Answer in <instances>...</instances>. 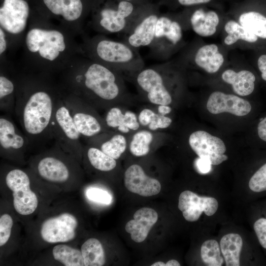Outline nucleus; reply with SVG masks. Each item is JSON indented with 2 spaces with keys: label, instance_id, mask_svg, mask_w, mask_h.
<instances>
[{
  "label": "nucleus",
  "instance_id": "nucleus-30",
  "mask_svg": "<svg viewBox=\"0 0 266 266\" xmlns=\"http://www.w3.org/2000/svg\"><path fill=\"white\" fill-rule=\"evenodd\" d=\"M90 165L97 171L108 172L117 166V160L109 156L98 148L86 143L83 145V154Z\"/></svg>",
  "mask_w": 266,
  "mask_h": 266
},
{
  "label": "nucleus",
  "instance_id": "nucleus-43",
  "mask_svg": "<svg viewBox=\"0 0 266 266\" xmlns=\"http://www.w3.org/2000/svg\"><path fill=\"white\" fill-rule=\"evenodd\" d=\"M258 67L261 73L262 78L266 82V55H262L259 58Z\"/></svg>",
  "mask_w": 266,
  "mask_h": 266
},
{
  "label": "nucleus",
  "instance_id": "nucleus-9",
  "mask_svg": "<svg viewBox=\"0 0 266 266\" xmlns=\"http://www.w3.org/2000/svg\"><path fill=\"white\" fill-rule=\"evenodd\" d=\"M51 129L55 142L65 152L77 159L81 158L83 149L81 135L63 100L62 93L55 105Z\"/></svg>",
  "mask_w": 266,
  "mask_h": 266
},
{
  "label": "nucleus",
  "instance_id": "nucleus-17",
  "mask_svg": "<svg viewBox=\"0 0 266 266\" xmlns=\"http://www.w3.org/2000/svg\"><path fill=\"white\" fill-rule=\"evenodd\" d=\"M160 7L158 3L152 2L133 29L124 35V41L137 49L149 47L154 39L157 22L161 13Z\"/></svg>",
  "mask_w": 266,
  "mask_h": 266
},
{
  "label": "nucleus",
  "instance_id": "nucleus-4",
  "mask_svg": "<svg viewBox=\"0 0 266 266\" xmlns=\"http://www.w3.org/2000/svg\"><path fill=\"white\" fill-rule=\"evenodd\" d=\"M81 46L82 55L114 70L125 81L133 82L136 75L145 67L138 49L104 34L84 36Z\"/></svg>",
  "mask_w": 266,
  "mask_h": 266
},
{
  "label": "nucleus",
  "instance_id": "nucleus-31",
  "mask_svg": "<svg viewBox=\"0 0 266 266\" xmlns=\"http://www.w3.org/2000/svg\"><path fill=\"white\" fill-rule=\"evenodd\" d=\"M243 241L240 235L228 233L220 240V249L227 266H240V254Z\"/></svg>",
  "mask_w": 266,
  "mask_h": 266
},
{
  "label": "nucleus",
  "instance_id": "nucleus-11",
  "mask_svg": "<svg viewBox=\"0 0 266 266\" xmlns=\"http://www.w3.org/2000/svg\"><path fill=\"white\" fill-rule=\"evenodd\" d=\"M182 38L181 24L169 13H161L158 19L154 39L149 47L155 58L165 59Z\"/></svg>",
  "mask_w": 266,
  "mask_h": 266
},
{
  "label": "nucleus",
  "instance_id": "nucleus-45",
  "mask_svg": "<svg viewBox=\"0 0 266 266\" xmlns=\"http://www.w3.org/2000/svg\"><path fill=\"white\" fill-rule=\"evenodd\" d=\"M179 263L175 260H170L166 263V266H180Z\"/></svg>",
  "mask_w": 266,
  "mask_h": 266
},
{
  "label": "nucleus",
  "instance_id": "nucleus-40",
  "mask_svg": "<svg viewBox=\"0 0 266 266\" xmlns=\"http://www.w3.org/2000/svg\"><path fill=\"white\" fill-rule=\"evenodd\" d=\"M211 164L210 161L203 158L199 157L195 161V166L197 171L202 174L209 172L211 169Z\"/></svg>",
  "mask_w": 266,
  "mask_h": 266
},
{
  "label": "nucleus",
  "instance_id": "nucleus-46",
  "mask_svg": "<svg viewBox=\"0 0 266 266\" xmlns=\"http://www.w3.org/2000/svg\"><path fill=\"white\" fill-rule=\"evenodd\" d=\"M151 266H166V263L162 261H158L152 264Z\"/></svg>",
  "mask_w": 266,
  "mask_h": 266
},
{
  "label": "nucleus",
  "instance_id": "nucleus-2",
  "mask_svg": "<svg viewBox=\"0 0 266 266\" xmlns=\"http://www.w3.org/2000/svg\"><path fill=\"white\" fill-rule=\"evenodd\" d=\"M59 84L65 92L82 99L99 111L118 105L130 107L135 98L117 72L82 54L61 73Z\"/></svg>",
  "mask_w": 266,
  "mask_h": 266
},
{
  "label": "nucleus",
  "instance_id": "nucleus-10",
  "mask_svg": "<svg viewBox=\"0 0 266 266\" xmlns=\"http://www.w3.org/2000/svg\"><path fill=\"white\" fill-rule=\"evenodd\" d=\"M62 91L63 100L81 136L86 139L109 132L97 109L78 97Z\"/></svg>",
  "mask_w": 266,
  "mask_h": 266
},
{
  "label": "nucleus",
  "instance_id": "nucleus-35",
  "mask_svg": "<svg viewBox=\"0 0 266 266\" xmlns=\"http://www.w3.org/2000/svg\"><path fill=\"white\" fill-rule=\"evenodd\" d=\"M225 30L228 33L224 40L225 43L230 45L238 39L248 42H255L258 37L233 20H230L225 24Z\"/></svg>",
  "mask_w": 266,
  "mask_h": 266
},
{
  "label": "nucleus",
  "instance_id": "nucleus-24",
  "mask_svg": "<svg viewBox=\"0 0 266 266\" xmlns=\"http://www.w3.org/2000/svg\"><path fill=\"white\" fill-rule=\"evenodd\" d=\"M7 61L0 62V109L5 114L14 113L16 102V71Z\"/></svg>",
  "mask_w": 266,
  "mask_h": 266
},
{
  "label": "nucleus",
  "instance_id": "nucleus-14",
  "mask_svg": "<svg viewBox=\"0 0 266 266\" xmlns=\"http://www.w3.org/2000/svg\"><path fill=\"white\" fill-rule=\"evenodd\" d=\"M25 134L17 128L9 114L0 117V150L2 155L11 158L22 157L29 148Z\"/></svg>",
  "mask_w": 266,
  "mask_h": 266
},
{
  "label": "nucleus",
  "instance_id": "nucleus-16",
  "mask_svg": "<svg viewBox=\"0 0 266 266\" xmlns=\"http://www.w3.org/2000/svg\"><path fill=\"white\" fill-rule=\"evenodd\" d=\"M77 226L75 216L64 213L42 223L40 231L41 237L44 241L50 243L67 242L75 238Z\"/></svg>",
  "mask_w": 266,
  "mask_h": 266
},
{
  "label": "nucleus",
  "instance_id": "nucleus-19",
  "mask_svg": "<svg viewBox=\"0 0 266 266\" xmlns=\"http://www.w3.org/2000/svg\"><path fill=\"white\" fill-rule=\"evenodd\" d=\"M218 203L214 198L200 197L195 193L186 190L179 195L178 208L185 220L197 221L203 212L207 216L213 215L217 210Z\"/></svg>",
  "mask_w": 266,
  "mask_h": 266
},
{
  "label": "nucleus",
  "instance_id": "nucleus-18",
  "mask_svg": "<svg viewBox=\"0 0 266 266\" xmlns=\"http://www.w3.org/2000/svg\"><path fill=\"white\" fill-rule=\"evenodd\" d=\"M129 107L114 105L104 111L102 117L109 132L121 133L130 137L133 133L142 128L137 112Z\"/></svg>",
  "mask_w": 266,
  "mask_h": 266
},
{
  "label": "nucleus",
  "instance_id": "nucleus-20",
  "mask_svg": "<svg viewBox=\"0 0 266 266\" xmlns=\"http://www.w3.org/2000/svg\"><path fill=\"white\" fill-rule=\"evenodd\" d=\"M125 187L131 192L142 197H150L159 194L161 185L160 181L148 175L140 165L133 164L124 172Z\"/></svg>",
  "mask_w": 266,
  "mask_h": 266
},
{
  "label": "nucleus",
  "instance_id": "nucleus-3",
  "mask_svg": "<svg viewBox=\"0 0 266 266\" xmlns=\"http://www.w3.org/2000/svg\"><path fill=\"white\" fill-rule=\"evenodd\" d=\"M77 36L59 23L31 16L22 44L24 69L50 75L61 73L82 54Z\"/></svg>",
  "mask_w": 266,
  "mask_h": 266
},
{
  "label": "nucleus",
  "instance_id": "nucleus-41",
  "mask_svg": "<svg viewBox=\"0 0 266 266\" xmlns=\"http://www.w3.org/2000/svg\"><path fill=\"white\" fill-rule=\"evenodd\" d=\"M8 41L5 32L0 28V62L6 60V53L8 50Z\"/></svg>",
  "mask_w": 266,
  "mask_h": 266
},
{
  "label": "nucleus",
  "instance_id": "nucleus-34",
  "mask_svg": "<svg viewBox=\"0 0 266 266\" xmlns=\"http://www.w3.org/2000/svg\"><path fill=\"white\" fill-rule=\"evenodd\" d=\"M54 258L66 266H84L81 251L66 245L59 244L53 248Z\"/></svg>",
  "mask_w": 266,
  "mask_h": 266
},
{
  "label": "nucleus",
  "instance_id": "nucleus-44",
  "mask_svg": "<svg viewBox=\"0 0 266 266\" xmlns=\"http://www.w3.org/2000/svg\"><path fill=\"white\" fill-rule=\"evenodd\" d=\"M125 0L130 1L134 3L139 4H146L151 2L150 0Z\"/></svg>",
  "mask_w": 266,
  "mask_h": 266
},
{
  "label": "nucleus",
  "instance_id": "nucleus-1",
  "mask_svg": "<svg viewBox=\"0 0 266 266\" xmlns=\"http://www.w3.org/2000/svg\"><path fill=\"white\" fill-rule=\"evenodd\" d=\"M51 77L24 69L16 71L14 113L30 147L45 146L53 139L52 120L62 91Z\"/></svg>",
  "mask_w": 266,
  "mask_h": 266
},
{
  "label": "nucleus",
  "instance_id": "nucleus-28",
  "mask_svg": "<svg viewBox=\"0 0 266 266\" xmlns=\"http://www.w3.org/2000/svg\"><path fill=\"white\" fill-rule=\"evenodd\" d=\"M222 78L225 82L231 84L234 93L239 96L249 95L254 90L256 77L250 71L242 70L236 72L228 69L223 73Z\"/></svg>",
  "mask_w": 266,
  "mask_h": 266
},
{
  "label": "nucleus",
  "instance_id": "nucleus-21",
  "mask_svg": "<svg viewBox=\"0 0 266 266\" xmlns=\"http://www.w3.org/2000/svg\"><path fill=\"white\" fill-rule=\"evenodd\" d=\"M206 107L207 110L214 114L228 112L238 116H245L252 109L251 104L248 100L219 91L210 95Z\"/></svg>",
  "mask_w": 266,
  "mask_h": 266
},
{
  "label": "nucleus",
  "instance_id": "nucleus-29",
  "mask_svg": "<svg viewBox=\"0 0 266 266\" xmlns=\"http://www.w3.org/2000/svg\"><path fill=\"white\" fill-rule=\"evenodd\" d=\"M194 59L197 66L209 73L216 72L224 61L223 56L214 44L200 48L196 52Z\"/></svg>",
  "mask_w": 266,
  "mask_h": 266
},
{
  "label": "nucleus",
  "instance_id": "nucleus-38",
  "mask_svg": "<svg viewBox=\"0 0 266 266\" xmlns=\"http://www.w3.org/2000/svg\"><path fill=\"white\" fill-rule=\"evenodd\" d=\"M86 196L91 200L104 204H109L112 200L107 191L98 188H90L86 191Z\"/></svg>",
  "mask_w": 266,
  "mask_h": 266
},
{
  "label": "nucleus",
  "instance_id": "nucleus-37",
  "mask_svg": "<svg viewBox=\"0 0 266 266\" xmlns=\"http://www.w3.org/2000/svg\"><path fill=\"white\" fill-rule=\"evenodd\" d=\"M13 221L8 214H4L0 217V246H2L8 241L10 234Z\"/></svg>",
  "mask_w": 266,
  "mask_h": 266
},
{
  "label": "nucleus",
  "instance_id": "nucleus-27",
  "mask_svg": "<svg viewBox=\"0 0 266 266\" xmlns=\"http://www.w3.org/2000/svg\"><path fill=\"white\" fill-rule=\"evenodd\" d=\"M137 113L141 128L151 131L162 132L168 128L172 123L169 116L159 113L153 105L147 104L142 106Z\"/></svg>",
  "mask_w": 266,
  "mask_h": 266
},
{
  "label": "nucleus",
  "instance_id": "nucleus-6",
  "mask_svg": "<svg viewBox=\"0 0 266 266\" xmlns=\"http://www.w3.org/2000/svg\"><path fill=\"white\" fill-rule=\"evenodd\" d=\"M173 72L167 63L144 67L132 82L136 87L139 99L149 104L171 106L173 101Z\"/></svg>",
  "mask_w": 266,
  "mask_h": 266
},
{
  "label": "nucleus",
  "instance_id": "nucleus-32",
  "mask_svg": "<svg viewBox=\"0 0 266 266\" xmlns=\"http://www.w3.org/2000/svg\"><path fill=\"white\" fill-rule=\"evenodd\" d=\"M81 251L85 266H101L105 262V254L100 241L95 238L87 240Z\"/></svg>",
  "mask_w": 266,
  "mask_h": 266
},
{
  "label": "nucleus",
  "instance_id": "nucleus-7",
  "mask_svg": "<svg viewBox=\"0 0 266 266\" xmlns=\"http://www.w3.org/2000/svg\"><path fill=\"white\" fill-rule=\"evenodd\" d=\"M47 13L43 17L57 23L76 35L83 34L85 20L91 13L94 0H42Z\"/></svg>",
  "mask_w": 266,
  "mask_h": 266
},
{
  "label": "nucleus",
  "instance_id": "nucleus-8",
  "mask_svg": "<svg viewBox=\"0 0 266 266\" xmlns=\"http://www.w3.org/2000/svg\"><path fill=\"white\" fill-rule=\"evenodd\" d=\"M31 17L26 0H3L0 7V28L6 34L8 51L22 46Z\"/></svg>",
  "mask_w": 266,
  "mask_h": 266
},
{
  "label": "nucleus",
  "instance_id": "nucleus-22",
  "mask_svg": "<svg viewBox=\"0 0 266 266\" xmlns=\"http://www.w3.org/2000/svg\"><path fill=\"white\" fill-rule=\"evenodd\" d=\"M166 134L141 128L129 137L128 151L135 157H144L161 148L166 143Z\"/></svg>",
  "mask_w": 266,
  "mask_h": 266
},
{
  "label": "nucleus",
  "instance_id": "nucleus-25",
  "mask_svg": "<svg viewBox=\"0 0 266 266\" xmlns=\"http://www.w3.org/2000/svg\"><path fill=\"white\" fill-rule=\"evenodd\" d=\"M133 219L125 225L126 231L130 233L131 239L136 243L144 241L153 225L157 222L158 215L153 208L143 207L133 214Z\"/></svg>",
  "mask_w": 266,
  "mask_h": 266
},
{
  "label": "nucleus",
  "instance_id": "nucleus-33",
  "mask_svg": "<svg viewBox=\"0 0 266 266\" xmlns=\"http://www.w3.org/2000/svg\"><path fill=\"white\" fill-rule=\"evenodd\" d=\"M240 25L258 37L266 39V17L257 11H251L241 14Z\"/></svg>",
  "mask_w": 266,
  "mask_h": 266
},
{
  "label": "nucleus",
  "instance_id": "nucleus-42",
  "mask_svg": "<svg viewBox=\"0 0 266 266\" xmlns=\"http://www.w3.org/2000/svg\"><path fill=\"white\" fill-rule=\"evenodd\" d=\"M257 131L260 139L266 143V116L260 118Z\"/></svg>",
  "mask_w": 266,
  "mask_h": 266
},
{
  "label": "nucleus",
  "instance_id": "nucleus-26",
  "mask_svg": "<svg viewBox=\"0 0 266 266\" xmlns=\"http://www.w3.org/2000/svg\"><path fill=\"white\" fill-rule=\"evenodd\" d=\"M190 22L197 34L201 36H209L216 32L219 18L214 11H206L202 8H198L191 13Z\"/></svg>",
  "mask_w": 266,
  "mask_h": 266
},
{
  "label": "nucleus",
  "instance_id": "nucleus-36",
  "mask_svg": "<svg viewBox=\"0 0 266 266\" xmlns=\"http://www.w3.org/2000/svg\"><path fill=\"white\" fill-rule=\"evenodd\" d=\"M201 257L203 262L209 266H221L223 258L221 255L219 244L216 240L205 241L200 249Z\"/></svg>",
  "mask_w": 266,
  "mask_h": 266
},
{
  "label": "nucleus",
  "instance_id": "nucleus-23",
  "mask_svg": "<svg viewBox=\"0 0 266 266\" xmlns=\"http://www.w3.org/2000/svg\"><path fill=\"white\" fill-rule=\"evenodd\" d=\"M86 139L87 144L98 148L117 160L128 150L129 137L121 133H102Z\"/></svg>",
  "mask_w": 266,
  "mask_h": 266
},
{
  "label": "nucleus",
  "instance_id": "nucleus-13",
  "mask_svg": "<svg viewBox=\"0 0 266 266\" xmlns=\"http://www.w3.org/2000/svg\"><path fill=\"white\" fill-rule=\"evenodd\" d=\"M65 152L55 142L51 149L41 154L36 160V170L43 179L53 183H64L70 178L69 165L62 159Z\"/></svg>",
  "mask_w": 266,
  "mask_h": 266
},
{
  "label": "nucleus",
  "instance_id": "nucleus-39",
  "mask_svg": "<svg viewBox=\"0 0 266 266\" xmlns=\"http://www.w3.org/2000/svg\"><path fill=\"white\" fill-rule=\"evenodd\" d=\"M212 0H159L157 2L160 6H165L170 8L178 6L191 7L199 4H205Z\"/></svg>",
  "mask_w": 266,
  "mask_h": 266
},
{
  "label": "nucleus",
  "instance_id": "nucleus-5",
  "mask_svg": "<svg viewBox=\"0 0 266 266\" xmlns=\"http://www.w3.org/2000/svg\"><path fill=\"white\" fill-rule=\"evenodd\" d=\"M139 4L125 0H94L90 24L99 34L129 33L152 4Z\"/></svg>",
  "mask_w": 266,
  "mask_h": 266
},
{
  "label": "nucleus",
  "instance_id": "nucleus-15",
  "mask_svg": "<svg viewBox=\"0 0 266 266\" xmlns=\"http://www.w3.org/2000/svg\"><path fill=\"white\" fill-rule=\"evenodd\" d=\"M192 150L200 158L208 160L212 165H218L227 160L224 154L226 148L224 142L218 137L203 131L192 133L188 138Z\"/></svg>",
  "mask_w": 266,
  "mask_h": 266
},
{
  "label": "nucleus",
  "instance_id": "nucleus-12",
  "mask_svg": "<svg viewBox=\"0 0 266 266\" xmlns=\"http://www.w3.org/2000/svg\"><path fill=\"white\" fill-rule=\"evenodd\" d=\"M5 180L12 191L13 205L17 212L22 215L33 213L37 207L38 199L31 190L28 174L21 169L13 168L6 173Z\"/></svg>",
  "mask_w": 266,
  "mask_h": 266
}]
</instances>
